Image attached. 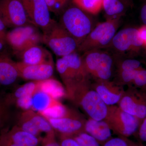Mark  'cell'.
I'll use <instances>...</instances> for the list:
<instances>
[{
	"instance_id": "obj_39",
	"label": "cell",
	"mask_w": 146,
	"mask_h": 146,
	"mask_svg": "<svg viewBox=\"0 0 146 146\" xmlns=\"http://www.w3.org/2000/svg\"><path fill=\"white\" fill-rule=\"evenodd\" d=\"M141 15L143 23L146 26V3L144 5L141 9Z\"/></svg>"
},
{
	"instance_id": "obj_29",
	"label": "cell",
	"mask_w": 146,
	"mask_h": 146,
	"mask_svg": "<svg viewBox=\"0 0 146 146\" xmlns=\"http://www.w3.org/2000/svg\"><path fill=\"white\" fill-rule=\"evenodd\" d=\"M101 146H144L142 143L135 142L129 138L118 136L112 137L108 140Z\"/></svg>"
},
{
	"instance_id": "obj_12",
	"label": "cell",
	"mask_w": 146,
	"mask_h": 146,
	"mask_svg": "<svg viewBox=\"0 0 146 146\" xmlns=\"http://www.w3.org/2000/svg\"><path fill=\"white\" fill-rule=\"evenodd\" d=\"M118 104L122 110L134 116L141 122L146 117V100L143 91L130 87L125 91Z\"/></svg>"
},
{
	"instance_id": "obj_26",
	"label": "cell",
	"mask_w": 146,
	"mask_h": 146,
	"mask_svg": "<svg viewBox=\"0 0 146 146\" xmlns=\"http://www.w3.org/2000/svg\"><path fill=\"white\" fill-rule=\"evenodd\" d=\"M102 9L109 18H115L120 17L125 7L119 0H103Z\"/></svg>"
},
{
	"instance_id": "obj_21",
	"label": "cell",
	"mask_w": 146,
	"mask_h": 146,
	"mask_svg": "<svg viewBox=\"0 0 146 146\" xmlns=\"http://www.w3.org/2000/svg\"><path fill=\"white\" fill-rule=\"evenodd\" d=\"M120 82L123 84L146 89V70L141 68L132 71L119 72Z\"/></svg>"
},
{
	"instance_id": "obj_24",
	"label": "cell",
	"mask_w": 146,
	"mask_h": 146,
	"mask_svg": "<svg viewBox=\"0 0 146 146\" xmlns=\"http://www.w3.org/2000/svg\"><path fill=\"white\" fill-rule=\"evenodd\" d=\"M39 89L57 100L66 95V91L63 85L52 78L40 81Z\"/></svg>"
},
{
	"instance_id": "obj_22",
	"label": "cell",
	"mask_w": 146,
	"mask_h": 146,
	"mask_svg": "<svg viewBox=\"0 0 146 146\" xmlns=\"http://www.w3.org/2000/svg\"><path fill=\"white\" fill-rule=\"evenodd\" d=\"M40 81H30L18 86L9 93L5 94L6 102L11 106V105L16 100L33 95L39 89Z\"/></svg>"
},
{
	"instance_id": "obj_8",
	"label": "cell",
	"mask_w": 146,
	"mask_h": 146,
	"mask_svg": "<svg viewBox=\"0 0 146 146\" xmlns=\"http://www.w3.org/2000/svg\"><path fill=\"white\" fill-rule=\"evenodd\" d=\"M35 27L27 25L14 28L7 32L6 43L10 46L15 54L42 42V35L37 32Z\"/></svg>"
},
{
	"instance_id": "obj_13",
	"label": "cell",
	"mask_w": 146,
	"mask_h": 146,
	"mask_svg": "<svg viewBox=\"0 0 146 146\" xmlns=\"http://www.w3.org/2000/svg\"><path fill=\"white\" fill-rule=\"evenodd\" d=\"M26 11L31 23L42 30L52 22L45 0H20Z\"/></svg>"
},
{
	"instance_id": "obj_32",
	"label": "cell",
	"mask_w": 146,
	"mask_h": 146,
	"mask_svg": "<svg viewBox=\"0 0 146 146\" xmlns=\"http://www.w3.org/2000/svg\"><path fill=\"white\" fill-rule=\"evenodd\" d=\"M141 68H142L141 62L136 59H127L118 66L119 72L134 70Z\"/></svg>"
},
{
	"instance_id": "obj_5",
	"label": "cell",
	"mask_w": 146,
	"mask_h": 146,
	"mask_svg": "<svg viewBox=\"0 0 146 146\" xmlns=\"http://www.w3.org/2000/svg\"><path fill=\"white\" fill-rule=\"evenodd\" d=\"M85 12L74 5L64 11L61 19L60 24L79 46L92 30L91 20Z\"/></svg>"
},
{
	"instance_id": "obj_27",
	"label": "cell",
	"mask_w": 146,
	"mask_h": 146,
	"mask_svg": "<svg viewBox=\"0 0 146 146\" xmlns=\"http://www.w3.org/2000/svg\"><path fill=\"white\" fill-rule=\"evenodd\" d=\"M10 106L6 102L5 94L0 92V133L7 128L11 117Z\"/></svg>"
},
{
	"instance_id": "obj_31",
	"label": "cell",
	"mask_w": 146,
	"mask_h": 146,
	"mask_svg": "<svg viewBox=\"0 0 146 146\" xmlns=\"http://www.w3.org/2000/svg\"><path fill=\"white\" fill-rule=\"evenodd\" d=\"M70 0H45L50 12L58 14L64 10Z\"/></svg>"
},
{
	"instance_id": "obj_30",
	"label": "cell",
	"mask_w": 146,
	"mask_h": 146,
	"mask_svg": "<svg viewBox=\"0 0 146 146\" xmlns=\"http://www.w3.org/2000/svg\"><path fill=\"white\" fill-rule=\"evenodd\" d=\"M81 146H100V144L94 137L85 132H82L72 136Z\"/></svg>"
},
{
	"instance_id": "obj_28",
	"label": "cell",
	"mask_w": 146,
	"mask_h": 146,
	"mask_svg": "<svg viewBox=\"0 0 146 146\" xmlns=\"http://www.w3.org/2000/svg\"><path fill=\"white\" fill-rule=\"evenodd\" d=\"M70 109L61 103L39 114L45 118H58L67 115Z\"/></svg>"
},
{
	"instance_id": "obj_37",
	"label": "cell",
	"mask_w": 146,
	"mask_h": 146,
	"mask_svg": "<svg viewBox=\"0 0 146 146\" xmlns=\"http://www.w3.org/2000/svg\"><path fill=\"white\" fill-rule=\"evenodd\" d=\"M0 146H19L0 134Z\"/></svg>"
},
{
	"instance_id": "obj_41",
	"label": "cell",
	"mask_w": 146,
	"mask_h": 146,
	"mask_svg": "<svg viewBox=\"0 0 146 146\" xmlns=\"http://www.w3.org/2000/svg\"><path fill=\"white\" fill-rule=\"evenodd\" d=\"M143 92L144 95H145V98L146 100V91H143Z\"/></svg>"
},
{
	"instance_id": "obj_19",
	"label": "cell",
	"mask_w": 146,
	"mask_h": 146,
	"mask_svg": "<svg viewBox=\"0 0 146 146\" xmlns=\"http://www.w3.org/2000/svg\"><path fill=\"white\" fill-rule=\"evenodd\" d=\"M16 54L20 57L21 62L28 65L40 64L53 59L51 54L39 44L29 47Z\"/></svg>"
},
{
	"instance_id": "obj_33",
	"label": "cell",
	"mask_w": 146,
	"mask_h": 146,
	"mask_svg": "<svg viewBox=\"0 0 146 146\" xmlns=\"http://www.w3.org/2000/svg\"><path fill=\"white\" fill-rule=\"evenodd\" d=\"M41 144L42 146H60L56 139L55 133L45 136L42 139Z\"/></svg>"
},
{
	"instance_id": "obj_1",
	"label": "cell",
	"mask_w": 146,
	"mask_h": 146,
	"mask_svg": "<svg viewBox=\"0 0 146 146\" xmlns=\"http://www.w3.org/2000/svg\"><path fill=\"white\" fill-rule=\"evenodd\" d=\"M56 66L68 98L77 88L90 82L81 56L77 52L60 57L56 60Z\"/></svg>"
},
{
	"instance_id": "obj_35",
	"label": "cell",
	"mask_w": 146,
	"mask_h": 146,
	"mask_svg": "<svg viewBox=\"0 0 146 146\" xmlns=\"http://www.w3.org/2000/svg\"><path fill=\"white\" fill-rule=\"evenodd\" d=\"M60 146H81L71 136H58Z\"/></svg>"
},
{
	"instance_id": "obj_40",
	"label": "cell",
	"mask_w": 146,
	"mask_h": 146,
	"mask_svg": "<svg viewBox=\"0 0 146 146\" xmlns=\"http://www.w3.org/2000/svg\"><path fill=\"white\" fill-rule=\"evenodd\" d=\"M5 44L0 42V53L2 52L3 51V50L5 46Z\"/></svg>"
},
{
	"instance_id": "obj_18",
	"label": "cell",
	"mask_w": 146,
	"mask_h": 146,
	"mask_svg": "<svg viewBox=\"0 0 146 146\" xmlns=\"http://www.w3.org/2000/svg\"><path fill=\"white\" fill-rule=\"evenodd\" d=\"M0 134L19 146H39L41 143L39 138L16 124L11 128L7 127L4 129Z\"/></svg>"
},
{
	"instance_id": "obj_3",
	"label": "cell",
	"mask_w": 146,
	"mask_h": 146,
	"mask_svg": "<svg viewBox=\"0 0 146 146\" xmlns=\"http://www.w3.org/2000/svg\"><path fill=\"white\" fill-rule=\"evenodd\" d=\"M42 31V42L57 56L63 57L77 51V42L60 23L53 20Z\"/></svg>"
},
{
	"instance_id": "obj_6",
	"label": "cell",
	"mask_w": 146,
	"mask_h": 146,
	"mask_svg": "<svg viewBox=\"0 0 146 146\" xmlns=\"http://www.w3.org/2000/svg\"><path fill=\"white\" fill-rule=\"evenodd\" d=\"M111 131L118 136L129 138L137 132L141 121L116 105L108 106L104 120Z\"/></svg>"
},
{
	"instance_id": "obj_9",
	"label": "cell",
	"mask_w": 146,
	"mask_h": 146,
	"mask_svg": "<svg viewBox=\"0 0 146 146\" xmlns=\"http://www.w3.org/2000/svg\"><path fill=\"white\" fill-rule=\"evenodd\" d=\"M16 125L25 131L36 136L41 141L43 133L46 136L55 133L48 120L32 109L23 110L19 115Z\"/></svg>"
},
{
	"instance_id": "obj_34",
	"label": "cell",
	"mask_w": 146,
	"mask_h": 146,
	"mask_svg": "<svg viewBox=\"0 0 146 146\" xmlns=\"http://www.w3.org/2000/svg\"><path fill=\"white\" fill-rule=\"evenodd\" d=\"M136 133L140 143H146V117L141 121Z\"/></svg>"
},
{
	"instance_id": "obj_4",
	"label": "cell",
	"mask_w": 146,
	"mask_h": 146,
	"mask_svg": "<svg viewBox=\"0 0 146 146\" xmlns=\"http://www.w3.org/2000/svg\"><path fill=\"white\" fill-rule=\"evenodd\" d=\"M120 23V17H118L109 18L98 24L79 45L77 51L84 53L110 44L117 33Z\"/></svg>"
},
{
	"instance_id": "obj_38",
	"label": "cell",
	"mask_w": 146,
	"mask_h": 146,
	"mask_svg": "<svg viewBox=\"0 0 146 146\" xmlns=\"http://www.w3.org/2000/svg\"><path fill=\"white\" fill-rule=\"evenodd\" d=\"M138 35L143 42V45H146V26L143 27L138 30Z\"/></svg>"
},
{
	"instance_id": "obj_36",
	"label": "cell",
	"mask_w": 146,
	"mask_h": 146,
	"mask_svg": "<svg viewBox=\"0 0 146 146\" xmlns=\"http://www.w3.org/2000/svg\"><path fill=\"white\" fill-rule=\"evenodd\" d=\"M7 28L2 21L0 19V42L6 44V36Z\"/></svg>"
},
{
	"instance_id": "obj_11",
	"label": "cell",
	"mask_w": 146,
	"mask_h": 146,
	"mask_svg": "<svg viewBox=\"0 0 146 146\" xmlns=\"http://www.w3.org/2000/svg\"><path fill=\"white\" fill-rule=\"evenodd\" d=\"M58 136H72L84 131L86 120L73 110L58 118H46Z\"/></svg>"
},
{
	"instance_id": "obj_7",
	"label": "cell",
	"mask_w": 146,
	"mask_h": 146,
	"mask_svg": "<svg viewBox=\"0 0 146 146\" xmlns=\"http://www.w3.org/2000/svg\"><path fill=\"white\" fill-rule=\"evenodd\" d=\"M82 57L85 70L96 80H109L112 75L113 60L109 54L93 50L84 53Z\"/></svg>"
},
{
	"instance_id": "obj_15",
	"label": "cell",
	"mask_w": 146,
	"mask_h": 146,
	"mask_svg": "<svg viewBox=\"0 0 146 146\" xmlns=\"http://www.w3.org/2000/svg\"><path fill=\"white\" fill-rule=\"evenodd\" d=\"M110 44L117 51L124 52L141 47L143 44L138 35V30L128 28L117 33Z\"/></svg>"
},
{
	"instance_id": "obj_17",
	"label": "cell",
	"mask_w": 146,
	"mask_h": 146,
	"mask_svg": "<svg viewBox=\"0 0 146 146\" xmlns=\"http://www.w3.org/2000/svg\"><path fill=\"white\" fill-rule=\"evenodd\" d=\"M20 78L16 62L5 53H0V86L9 87Z\"/></svg>"
},
{
	"instance_id": "obj_16",
	"label": "cell",
	"mask_w": 146,
	"mask_h": 146,
	"mask_svg": "<svg viewBox=\"0 0 146 146\" xmlns=\"http://www.w3.org/2000/svg\"><path fill=\"white\" fill-rule=\"evenodd\" d=\"M91 86L108 106L118 104L124 94L119 84L110 80H97Z\"/></svg>"
},
{
	"instance_id": "obj_20",
	"label": "cell",
	"mask_w": 146,
	"mask_h": 146,
	"mask_svg": "<svg viewBox=\"0 0 146 146\" xmlns=\"http://www.w3.org/2000/svg\"><path fill=\"white\" fill-rule=\"evenodd\" d=\"M84 131L95 138L100 145L112 137V131L104 120L98 121L89 118L85 122Z\"/></svg>"
},
{
	"instance_id": "obj_10",
	"label": "cell",
	"mask_w": 146,
	"mask_h": 146,
	"mask_svg": "<svg viewBox=\"0 0 146 146\" xmlns=\"http://www.w3.org/2000/svg\"><path fill=\"white\" fill-rule=\"evenodd\" d=\"M0 19L9 28L31 24L20 0H0Z\"/></svg>"
},
{
	"instance_id": "obj_25",
	"label": "cell",
	"mask_w": 146,
	"mask_h": 146,
	"mask_svg": "<svg viewBox=\"0 0 146 146\" xmlns=\"http://www.w3.org/2000/svg\"><path fill=\"white\" fill-rule=\"evenodd\" d=\"M74 5L85 12L96 15L102 9L103 0H72Z\"/></svg>"
},
{
	"instance_id": "obj_2",
	"label": "cell",
	"mask_w": 146,
	"mask_h": 146,
	"mask_svg": "<svg viewBox=\"0 0 146 146\" xmlns=\"http://www.w3.org/2000/svg\"><path fill=\"white\" fill-rule=\"evenodd\" d=\"M68 98L80 106L89 118L101 121L107 116L108 106L92 89L90 82L79 86Z\"/></svg>"
},
{
	"instance_id": "obj_23",
	"label": "cell",
	"mask_w": 146,
	"mask_h": 146,
	"mask_svg": "<svg viewBox=\"0 0 146 146\" xmlns=\"http://www.w3.org/2000/svg\"><path fill=\"white\" fill-rule=\"evenodd\" d=\"M32 101L31 109L39 113L61 104L58 100L39 89L33 95Z\"/></svg>"
},
{
	"instance_id": "obj_14",
	"label": "cell",
	"mask_w": 146,
	"mask_h": 146,
	"mask_svg": "<svg viewBox=\"0 0 146 146\" xmlns=\"http://www.w3.org/2000/svg\"><path fill=\"white\" fill-rule=\"evenodd\" d=\"M20 78L31 81H43L52 78L54 72L53 60L44 63L28 65L19 61L16 62Z\"/></svg>"
}]
</instances>
